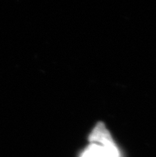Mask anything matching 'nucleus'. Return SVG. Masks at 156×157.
I'll return each instance as SVG.
<instances>
[{
    "label": "nucleus",
    "mask_w": 156,
    "mask_h": 157,
    "mask_svg": "<svg viewBox=\"0 0 156 157\" xmlns=\"http://www.w3.org/2000/svg\"><path fill=\"white\" fill-rule=\"evenodd\" d=\"M81 157H120V153L115 144L108 145L92 144L85 149Z\"/></svg>",
    "instance_id": "nucleus-1"
},
{
    "label": "nucleus",
    "mask_w": 156,
    "mask_h": 157,
    "mask_svg": "<svg viewBox=\"0 0 156 157\" xmlns=\"http://www.w3.org/2000/svg\"><path fill=\"white\" fill-rule=\"evenodd\" d=\"M89 141H91L93 144H98L101 145H108L115 144L108 130L107 129L103 123L97 124L89 136Z\"/></svg>",
    "instance_id": "nucleus-2"
}]
</instances>
